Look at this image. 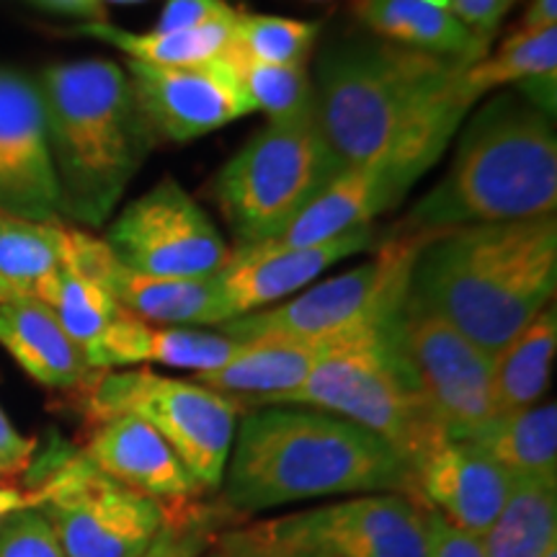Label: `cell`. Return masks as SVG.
<instances>
[{
  "label": "cell",
  "mask_w": 557,
  "mask_h": 557,
  "mask_svg": "<svg viewBox=\"0 0 557 557\" xmlns=\"http://www.w3.org/2000/svg\"><path fill=\"white\" fill-rule=\"evenodd\" d=\"M480 542L487 557H545L557 547V480L513 478L504 508Z\"/></svg>",
  "instance_id": "83f0119b"
},
{
  "label": "cell",
  "mask_w": 557,
  "mask_h": 557,
  "mask_svg": "<svg viewBox=\"0 0 557 557\" xmlns=\"http://www.w3.org/2000/svg\"><path fill=\"white\" fill-rule=\"evenodd\" d=\"M0 212L62 222L37 81L0 67Z\"/></svg>",
  "instance_id": "2e32d148"
},
{
  "label": "cell",
  "mask_w": 557,
  "mask_h": 557,
  "mask_svg": "<svg viewBox=\"0 0 557 557\" xmlns=\"http://www.w3.org/2000/svg\"><path fill=\"white\" fill-rule=\"evenodd\" d=\"M557 78V26L542 32H513L496 52L472 62L462 73V86L475 103L504 88L527 81Z\"/></svg>",
  "instance_id": "4dcf8cb0"
},
{
  "label": "cell",
  "mask_w": 557,
  "mask_h": 557,
  "mask_svg": "<svg viewBox=\"0 0 557 557\" xmlns=\"http://www.w3.org/2000/svg\"><path fill=\"white\" fill-rule=\"evenodd\" d=\"M65 557H143L165 524V508L103 475L83 455L62 459L37 487Z\"/></svg>",
  "instance_id": "30bf717a"
},
{
  "label": "cell",
  "mask_w": 557,
  "mask_h": 557,
  "mask_svg": "<svg viewBox=\"0 0 557 557\" xmlns=\"http://www.w3.org/2000/svg\"><path fill=\"white\" fill-rule=\"evenodd\" d=\"M41 9H50L58 13H70V16H83L88 21H107L101 0H34Z\"/></svg>",
  "instance_id": "b9f144b4"
},
{
  "label": "cell",
  "mask_w": 557,
  "mask_h": 557,
  "mask_svg": "<svg viewBox=\"0 0 557 557\" xmlns=\"http://www.w3.org/2000/svg\"><path fill=\"white\" fill-rule=\"evenodd\" d=\"M62 227L0 212V282L11 297L41 302L62 269Z\"/></svg>",
  "instance_id": "f1b7e54d"
},
{
  "label": "cell",
  "mask_w": 557,
  "mask_h": 557,
  "mask_svg": "<svg viewBox=\"0 0 557 557\" xmlns=\"http://www.w3.org/2000/svg\"><path fill=\"white\" fill-rule=\"evenodd\" d=\"M344 171L315 120L267 122L212 178L214 205L238 246L276 240Z\"/></svg>",
  "instance_id": "52a82bcc"
},
{
  "label": "cell",
  "mask_w": 557,
  "mask_h": 557,
  "mask_svg": "<svg viewBox=\"0 0 557 557\" xmlns=\"http://www.w3.org/2000/svg\"><path fill=\"white\" fill-rule=\"evenodd\" d=\"M557 26V0H529L517 32H542Z\"/></svg>",
  "instance_id": "ab89813d"
},
{
  "label": "cell",
  "mask_w": 557,
  "mask_h": 557,
  "mask_svg": "<svg viewBox=\"0 0 557 557\" xmlns=\"http://www.w3.org/2000/svg\"><path fill=\"white\" fill-rule=\"evenodd\" d=\"M555 354L557 308L555 302H549L493 357L496 416L537 406V400L549 387Z\"/></svg>",
  "instance_id": "d4e9b609"
},
{
  "label": "cell",
  "mask_w": 557,
  "mask_h": 557,
  "mask_svg": "<svg viewBox=\"0 0 557 557\" xmlns=\"http://www.w3.org/2000/svg\"><path fill=\"white\" fill-rule=\"evenodd\" d=\"M357 336V333H354ZM344 341V338H341ZM333 344H305V341H243V348L214 372L194 374V382L214 393L238 398L240 406H271L297 389Z\"/></svg>",
  "instance_id": "603a6c76"
},
{
  "label": "cell",
  "mask_w": 557,
  "mask_h": 557,
  "mask_svg": "<svg viewBox=\"0 0 557 557\" xmlns=\"http://www.w3.org/2000/svg\"><path fill=\"white\" fill-rule=\"evenodd\" d=\"M455 152L431 189L408 209L398 235L429 238L447 230L555 214V116L517 88L475 103L457 132Z\"/></svg>",
  "instance_id": "277c9868"
},
{
  "label": "cell",
  "mask_w": 557,
  "mask_h": 557,
  "mask_svg": "<svg viewBox=\"0 0 557 557\" xmlns=\"http://www.w3.org/2000/svg\"><path fill=\"white\" fill-rule=\"evenodd\" d=\"M41 498L37 487L32 491H21V487L13 485H0V519L11 517V513L26 511V508H39Z\"/></svg>",
  "instance_id": "7bdbcfd3"
},
{
  "label": "cell",
  "mask_w": 557,
  "mask_h": 557,
  "mask_svg": "<svg viewBox=\"0 0 557 557\" xmlns=\"http://www.w3.org/2000/svg\"><path fill=\"white\" fill-rule=\"evenodd\" d=\"M423 238L395 235L377 253L344 274L310 284L299 295L220 325L235 341H305L333 344L354 333L380 329L406 302L408 271Z\"/></svg>",
  "instance_id": "9c48e42d"
},
{
  "label": "cell",
  "mask_w": 557,
  "mask_h": 557,
  "mask_svg": "<svg viewBox=\"0 0 557 557\" xmlns=\"http://www.w3.org/2000/svg\"><path fill=\"white\" fill-rule=\"evenodd\" d=\"M212 549H214V557H261L259 547L253 545V540H250L243 529L218 534Z\"/></svg>",
  "instance_id": "60d3db41"
},
{
  "label": "cell",
  "mask_w": 557,
  "mask_h": 557,
  "mask_svg": "<svg viewBox=\"0 0 557 557\" xmlns=\"http://www.w3.org/2000/svg\"><path fill=\"white\" fill-rule=\"evenodd\" d=\"M101 3H122V5H129V3H145V0H101Z\"/></svg>",
  "instance_id": "f6af8a7d"
},
{
  "label": "cell",
  "mask_w": 557,
  "mask_h": 557,
  "mask_svg": "<svg viewBox=\"0 0 557 557\" xmlns=\"http://www.w3.org/2000/svg\"><path fill=\"white\" fill-rule=\"evenodd\" d=\"M227 62L250 109L269 122H297L315 114V90L308 65H269L227 50Z\"/></svg>",
  "instance_id": "1f68e13d"
},
{
  "label": "cell",
  "mask_w": 557,
  "mask_h": 557,
  "mask_svg": "<svg viewBox=\"0 0 557 557\" xmlns=\"http://www.w3.org/2000/svg\"><path fill=\"white\" fill-rule=\"evenodd\" d=\"M0 299H11V292L5 289V284H3V282H0Z\"/></svg>",
  "instance_id": "bcb514c9"
},
{
  "label": "cell",
  "mask_w": 557,
  "mask_h": 557,
  "mask_svg": "<svg viewBox=\"0 0 557 557\" xmlns=\"http://www.w3.org/2000/svg\"><path fill=\"white\" fill-rule=\"evenodd\" d=\"M0 344L32 380L45 387H88L99 374L62 331L54 312L37 299H0Z\"/></svg>",
  "instance_id": "44dd1931"
},
{
  "label": "cell",
  "mask_w": 557,
  "mask_h": 557,
  "mask_svg": "<svg viewBox=\"0 0 557 557\" xmlns=\"http://www.w3.org/2000/svg\"><path fill=\"white\" fill-rule=\"evenodd\" d=\"M34 455V442L32 438H24L16 431V426L9 421V416L0 408V470L5 475H13V472L24 470L26 465L32 462Z\"/></svg>",
  "instance_id": "f35d334b"
},
{
  "label": "cell",
  "mask_w": 557,
  "mask_h": 557,
  "mask_svg": "<svg viewBox=\"0 0 557 557\" xmlns=\"http://www.w3.org/2000/svg\"><path fill=\"white\" fill-rule=\"evenodd\" d=\"M468 67L372 34L325 47L312 75L315 120L338 163L380 165L406 199L475 109Z\"/></svg>",
  "instance_id": "6da1fadb"
},
{
  "label": "cell",
  "mask_w": 557,
  "mask_h": 557,
  "mask_svg": "<svg viewBox=\"0 0 557 557\" xmlns=\"http://www.w3.org/2000/svg\"><path fill=\"white\" fill-rule=\"evenodd\" d=\"M557 218L487 222L423 238L406 299L434 312L487 357L555 302Z\"/></svg>",
  "instance_id": "7a4b0ae2"
},
{
  "label": "cell",
  "mask_w": 557,
  "mask_h": 557,
  "mask_svg": "<svg viewBox=\"0 0 557 557\" xmlns=\"http://www.w3.org/2000/svg\"><path fill=\"white\" fill-rule=\"evenodd\" d=\"M377 246V233L372 225L357 227L320 246L287 248L274 240L238 246L230 250L225 269L218 274L227 320L284 302L297 292L308 289L325 269Z\"/></svg>",
  "instance_id": "e0dca14e"
},
{
  "label": "cell",
  "mask_w": 557,
  "mask_h": 557,
  "mask_svg": "<svg viewBox=\"0 0 557 557\" xmlns=\"http://www.w3.org/2000/svg\"><path fill=\"white\" fill-rule=\"evenodd\" d=\"M41 305H47L54 312L62 331L81 348L90 369H94V361L99 357L109 331L124 315L120 302L111 297V292L99 278L81 274L65 263H62L52 287L41 297Z\"/></svg>",
  "instance_id": "f546056e"
},
{
  "label": "cell",
  "mask_w": 557,
  "mask_h": 557,
  "mask_svg": "<svg viewBox=\"0 0 557 557\" xmlns=\"http://www.w3.org/2000/svg\"><path fill=\"white\" fill-rule=\"evenodd\" d=\"M465 442H470L485 457H491L511 478L557 480L555 403H542V406L496 416L487 426Z\"/></svg>",
  "instance_id": "484cf974"
},
{
  "label": "cell",
  "mask_w": 557,
  "mask_h": 557,
  "mask_svg": "<svg viewBox=\"0 0 557 557\" xmlns=\"http://www.w3.org/2000/svg\"><path fill=\"white\" fill-rule=\"evenodd\" d=\"M400 194L380 165H348L320 189L274 243L287 248L320 246L351 230L372 225L377 214L400 205Z\"/></svg>",
  "instance_id": "7402d4cb"
},
{
  "label": "cell",
  "mask_w": 557,
  "mask_h": 557,
  "mask_svg": "<svg viewBox=\"0 0 557 557\" xmlns=\"http://www.w3.org/2000/svg\"><path fill=\"white\" fill-rule=\"evenodd\" d=\"M351 11L369 34L408 50L459 62L483 60L487 45L444 11L436 0H351Z\"/></svg>",
  "instance_id": "cb8c5ba5"
},
{
  "label": "cell",
  "mask_w": 557,
  "mask_h": 557,
  "mask_svg": "<svg viewBox=\"0 0 557 557\" xmlns=\"http://www.w3.org/2000/svg\"><path fill=\"white\" fill-rule=\"evenodd\" d=\"M429 557H487L480 537L459 532L429 511Z\"/></svg>",
  "instance_id": "74e56055"
},
{
  "label": "cell",
  "mask_w": 557,
  "mask_h": 557,
  "mask_svg": "<svg viewBox=\"0 0 557 557\" xmlns=\"http://www.w3.org/2000/svg\"><path fill=\"white\" fill-rule=\"evenodd\" d=\"M436 3L444 11H449L465 29H470L480 41L491 47L504 18L519 0H436Z\"/></svg>",
  "instance_id": "8d00e7d4"
},
{
  "label": "cell",
  "mask_w": 557,
  "mask_h": 557,
  "mask_svg": "<svg viewBox=\"0 0 557 557\" xmlns=\"http://www.w3.org/2000/svg\"><path fill=\"white\" fill-rule=\"evenodd\" d=\"M103 240L124 267L152 276L209 278L230 259L218 225L171 176L132 199Z\"/></svg>",
  "instance_id": "4fadbf2b"
},
{
  "label": "cell",
  "mask_w": 557,
  "mask_h": 557,
  "mask_svg": "<svg viewBox=\"0 0 557 557\" xmlns=\"http://www.w3.org/2000/svg\"><path fill=\"white\" fill-rule=\"evenodd\" d=\"M47 148L62 222L103 227L158 137L129 75L109 58L58 62L39 73Z\"/></svg>",
  "instance_id": "5b68a950"
},
{
  "label": "cell",
  "mask_w": 557,
  "mask_h": 557,
  "mask_svg": "<svg viewBox=\"0 0 557 557\" xmlns=\"http://www.w3.org/2000/svg\"><path fill=\"white\" fill-rule=\"evenodd\" d=\"M214 537L218 534L209 524L207 511L184 506L178 513L169 511L163 529L143 557H201L212 547Z\"/></svg>",
  "instance_id": "836d02e7"
},
{
  "label": "cell",
  "mask_w": 557,
  "mask_h": 557,
  "mask_svg": "<svg viewBox=\"0 0 557 557\" xmlns=\"http://www.w3.org/2000/svg\"><path fill=\"white\" fill-rule=\"evenodd\" d=\"M3 478H5V472H3V470H0V480H3Z\"/></svg>",
  "instance_id": "681fc988"
},
{
  "label": "cell",
  "mask_w": 557,
  "mask_h": 557,
  "mask_svg": "<svg viewBox=\"0 0 557 557\" xmlns=\"http://www.w3.org/2000/svg\"><path fill=\"white\" fill-rule=\"evenodd\" d=\"M62 263L90 278H99L132 318L169 329H220L227 323L218 276L171 278L135 271L116 259L107 240L86 230L62 227Z\"/></svg>",
  "instance_id": "5bb4252c"
},
{
  "label": "cell",
  "mask_w": 557,
  "mask_h": 557,
  "mask_svg": "<svg viewBox=\"0 0 557 557\" xmlns=\"http://www.w3.org/2000/svg\"><path fill=\"white\" fill-rule=\"evenodd\" d=\"M320 34L318 21H297L238 11L230 50L269 65H308Z\"/></svg>",
  "instance_id": "d6a6232c"
},
{
  "label": "cell",
  "mask_w": 557,
  "mask_h": 557,
  "mask_svg": "<svg viewBox=\"0 0 557 557\" xmlns=\"http://www.w3.org/2000/svg\"><path fill=\"white\" fill-rule=\"evenodd\" d=\"M240 348L243 341L230 338L220 331L150 325L124 312L103 341L94 369L109 372V369L160 364L201 374L225 367Z\"/></svg>",
  "instance_id": "ffe728a7"
},
{
  "label": "cell",
  "mask_w": 557,
  "mask_h": 557,
  "mask_svg": "<svg viewBox=\"0 0 557 557\" xmlns=\"http://www.w3.org/2000/svg\"><path fill=\"white\" fill-rule=\"evenodd\" d=\"M94 436L81 451L94 468L116 483L156 500L169 511L189 506L199 487L169 444L135 416L96 421Z\"/></svg>",
  "instance_id": "d6986e66"
},
{
  "label": "cell",
  "mask_w": 557,
  "mask_h": 557,
  "mask_svg": "<svg viewBox=\"0 0 557 557\" xmlns=\"http://www.w3.org/2000/svg\"><path fill=\"white\" fill-rule=\"evenodd\" d=\"M233 5L227 0H165L160 9L158 24L152 26L156 32H186L199 29V26L214 24L235 16Z\"/></svg>",
  "instance_id": "d590c367"
},
{
  "label": "cell",
  "mask_w": 557,
  "mask_h": 557,
  "mask_svg": "<svg viewBox=\"0 0 557 557\" xmlns=\"http://www.w3.org/2000/svg\"><path fill=\"white\" fill-rule=\"evenodd\" d=\"M545 557H557V547H553V549H549V553H547Z\"/></svg>",
  "instance_id": "c3c4849f"
},
{
  "label": "cell",
  "mask_w": 557,
  "mask_h": 557,
  "mask_svg": "<svg viewBox=\"0 0 557 557\" xmlns=\"http://www.w3.org/2000/svg\"><path fill=\"white\" fill-rule=\"evenodd\" d=\"M418 500L459 532L483 537L511 493L513 478L470 442L438 438L413 468Z\"/></svg>",
  "instance_id": "ac0fdd59"
},
{
  "label": "cell",
  "mask_w": 557,
  "mask_h": 557,
  "mask_svg": "<svg viewBox=\"0 0 557 557\" xmlns=\"http://www.w3.org/2000/svg\"><path fill=\"white\" fill-rule=\"evenodd\" d=\"M393 338L449 438L465 442L496 418L493 357L480 351L455 325L406 299L393 323Z\"/></svg>",
  "instance_id": "7c38bea8"
},
{
  "label": "cell",
  "mask_w": 557,
  "mask_h": 557,
  "mask_svg": "<svg viewBox=\"0 0 557 557\" xmlns=\"http://www.w3.org/2000/svg\"><path fill=\"white\" fill-rule=\"evenodd\" d=\"M212 545H214V542H212ZM201 557H214V549H212V547H209V549H207V553H205V555H201Z\"/></svg>",
  "instance_id": "7dc6e473"
},
{
  "label": "cell",
  "mask_w": 557,
  "mask_h": 557,
  "mask_svg": "<svg viewBox=\"0 0 557 557\" xmlns=\"http://www.w3.org/2000/svg\"><path fill=\"white\" fill-rule=\"evenodd\" d=\"M395 318L338 341L302 385L271 406H302L346 418L382 438L413 472L418 459L447 434L395 346Z\"/></svg>",
  "instance_id": "8992f818"
},
{
  "label": "cell",
  "mask_w": 557,
  "mask_h": 557,
  "mask_svg": "<svg viewBox=\"0 0 557 557\" xmlns=\"http://www.w3.org/2000/svg\"><path fill=\"white\" fill-rule=\"evenodd\" d=\"M246 532V529H243ZM253 545L259 547L261 557H323V555H312V553H297V549H284V547H269L261 545V542L253 540Z\"/></svg>",
  "instance_id": "ee69618b"
},
{
  "label": "cell",
  "mask_w": 557,
  "mask_h": 557,
  "mask_svg": "<svg viewBox=\"0 0 557 557\" xmlns=\"http://www.w3.org/2000/svg\"><path fill=\"white\" fill-rule=\"evenodd\" d=\"M139 109L156 137L191 143L253 114L225 58L191 67L145 65L127 60Z\"/></svg>",
  "instance_id": "9a60e30c"
},
{
  "label": "cell",
  "mask_w": 557,
  "mask_h": 557,
  "mask_svg": "<svg viewBox=\"0 0 557 557\" xmlns=\"http://www.w3.org/2000/svg\"><path fill=\"white\" fill-rule=\"evenodd\" d=\"M0 557H65L39 508L0 519Z\"/></svg>",
  "instance_id": "e575fe53"
},
{
  "label": "cell",
  "mask_w": 557,
  "mask_h": 557,
  "mask_svg": "<svg viewBox=\"0 0 557 557\" xmlns=\"http://www.w3.org/2000/svg\"><path fill=\"white\" fill-rule=\"evenodd\" d=\"M240 403L214 393L194 380H176L148 367L109 369L88 385V410L94 421L135 416L176 451L199 491L222 485Z\"/></svg>",
  "instance_id": "ba28073f"
},
{
  "label": "cell",
  "mask_w": 557,
  "mask_h": 557,
  "mask_svg": "<svg viewBox=\"0 0 557 557\" xmlns=\"http://www.w3.org/2000/svg\"><path fill=\"white\" fill-rule=\"evenodd\" d=\"M246 534L323 557H429V508L406 493H367L259 521Z\"/></svg>",
  "instance_id": "8fae6325"
},
{
  "label": "cell",
  "mask_w": 557,
  "mask_h": 557,
  "mask_svg": "<svg viewBox=\"0 0 557 557\" xmlns=\"http://www.w3.org/2000/svg\"><path fill=\"white\" fill-rule=\"evenodd\" d=\"M367 493L418 500L413 472L367 429L302 406H261L238 421L222 478V498L235 511Z\"/></svg>",
  "instance_id": "3957f363"
},
{
  "label": "cell",
  "mask_w": 557,
  "mask_h": 557,
  "mask_svg": "<svg viewBox=\"0 0 557 557\" xmlns=\"http://www.w3.org/2000/svg\"><path fill=\"white\" fill-rule=\"evenodd\" d=\"M233 21L235 16L186 32H129L109 21H86L75 26V34L103 41L120 50L127 60L145 62V65L191 67L225 58L230 39H233Z\"/></svg>",
  "instance_id": "4316f807"
}]
</instances>
